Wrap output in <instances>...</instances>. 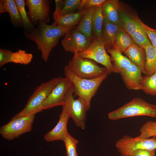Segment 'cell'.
Wrapping results in <instances>:
<instances>
[{
    "mask_svg": "<svg viewBox=\"0 0 156 156\" xmlns=\"http://www.w3.org/2000/svg\"><path fill=\"white\" fill-rule=\"evenodd\" d=\"M83 58L92 60L100 64L106 68L108 74L114 73L111 58L105 50L101 39L94 38L92 44L86 50L78 53Z\"/></svg>",
    "mask_w": 156,
    "mask_h": 156,
    "instance_id": "obj_9",
    "label": "cell"
},
{
    "mask_svg": "<svg viewBox=\"0 0 156 156\" xmlns=\"http://www.w3.org/2000/svg\"><path fill=\"white\" fill-rule=\"evenodd\" d=\"M118 5V0H105L101 7L104 18L111 23L119 26Z\"/></svg>",
    "mask_w": 156,
    "mask_h": 156,
    "instance_id": "obj_19",
    "label": "cell"
},
{
    "mask_svg": "<svg viewBox=\"0 0 156 156\" xmlns=\"http://www.w3.org/2000/svg\"><path fill=\"white\" fill-rule=\"evenodd\" d=\"M141 116L156 117V105L139 97L133 99L108 115L109 119L113 120Z\"/></svg>",
    "mask_w": 156,
    "mask_h": 156,
    "instance_id": "obj_3",
    "label": "cell"
},
{
    "mask_svg": "<svg viewBox=\"0 0 156 156\" xmlns=\"http://www.w3.org/2000/svg\"><path fill=\"white\" fill-rule=\"evenodd\" d=\"M8 13L11 23L16 27H23L22 23L14 0H0V13Z\"/></svg>",
    "mask_w": 156,
    "mask_h": 156,
    "instance_id": "obj_18",
    "label": "cell"
},
{
    "mask_svg": "<svg viewBox=\"0 0 156 156\" xmlns=\"http://www.w3.org/2000/svg\"><path fill=\"white\" fill-rule=\"evenodd\" d=\"M156 150L140 149L133 151L129 156H155Z\"/></svg>",
    "mask_w": 156,
    "mask_h": 156,
    "instance_id": "obj_36",
    "label": "cell"
},
{
    "mask_svg": "<svg viewBox=\"0 0 156 156\" xmlns=\"http://www.w3.org/2000/svg\"><path fill=\"white\" fill-rule=\"evenodd\" d=\"M95 7H92L86 9L76 28L78 31L92 40H93L92 18Z\"/></svg>",
    "mask_w": 156,
    "mask_h": 156,
    "instance_id": "obj_21",
    "label": "cell"
},
{
    "mask_svg": "<svg viewBox=\"0 0 156 156\" xmlns=\"http://www.w3.org/2000/svg\"><path fill=\"white\" fill-rule=\"evenodd\" d=\"M12 51L11 50L4 49H0V67L10 62V58Z\"/></svg>",
    "mask_w": 156,
    "mask_h": 156,
    "instance_id": "obj_34",
    "label": "cell"
},
{
    "mask_svg": "<svg viewBox=\"0 0 156 156\" xmlns=\"http://www.w3.org/2000/svg\"><path fill=\"white\" fill-rule=\"evenodd\" d=\"M134 42L131 37L120 27L117 34L114 47L124 53Z\"/></svg>",
    "mask_w": 156,
    "mask_h": 156,
    "instance_id": "obj_25",
    "label": "cell"
},
{
    "mask_svg": "<svg viewBox=\"0 0 156 156\" xmlns=\"http://www.w3.org/2000/svg\"><path fill=\"white\" fill-rule=\"evenodd\" d=\"M62 78L54 77L46 82L42 83L35 89L24 108L13 118L23 117L41 112L40 107L42 102Z\"/></svg>",
    "mask_w": 156,
    "mask_h": 156,
    "instance_id": "obj_4",
    "label": "cell"
},
{
    "mask_svg": "<svg viewBox=\"0 0 156 156\" xmlns=\"http://www.w3.org/2000/svg\"><path fill=\"white\" fill-rule=\"evenodd\" d=\"M124 53L131 62L137 66L144 75L146 54L144 49L135 43L130 46Z\"/></svg>",
    "mask_w": 156,
    "mask_h": 156,
    "instance_id": "obj_16",
    "label": "cell"
},
{
    "mask_svg": "<svg viewBox=\"0 0 156 156\" xmlns=\"http://www.w3.org/2000/svg\"><path fill=\"white\" fill-rule=\"evenodd\" d=\"M70 117L65 111L63 110L59 115V121L54 127L44 135V139L48 142L57 140L63 141L68 133L67 125Z\"/></svg>",
    "mask_w": 156,
    "mask_h": 156,
    "instance_id": "obj_15",
    "label": "cell"
},
{
    "mask_svg": "<svg viewBox=\"0 0 156 156\" xmlns=\"http://www.w3.org/2000/svg\"><path fill=\"white\" fill-rule=\"evenodd\" d=\"M63 141L66 149V156H78L77 151V145L78 141L76 139L68 132Z\"/></svg>",
    "mask_w": 156,
    "mask_h": 156,
    "instance_id": "obj_31",
    "label": "cell"
},
{
    "mask_svg": "<svg viewBox=\"0 0 156 156\" xmlns=\"http://www.w3.org/2000/svg\"><path fill=\"white\" fill-rule=\"evenodd\" d=\"M140 134L138 137L140 138H149L152 137H156V121H147L141 127Z\"/></svg>",
    "mask_w": 156,
    "mask_h": 156,
    "instance_id": "obj_30",
    "label": "cell"
},
{
    "mask_svg": "<svg viewBox=\"0 0 156 156\" xmlns=\"http://www.w3.org/2000/svg\"><path fill=\"white\" fill-rule=\"evenodd\" d=\"M81 0H64V5L61 10L60 16L75 13L77 10L81 2Z\"/></svg>",
    "mask_w": 156,
    "mask_h": 156,
    "instance_id": "obj_32",
    "label": "cell"
},
{
    "mask_svg": "<svg viewBox=\"0 0 156 156\" xmlns=\"http://www.w3.org/2000/svg\"><path fill=\"white\" fill-rule=\"evenodd\" d=\"M115 146L121 156H129L138 149L156 150V138L141 139L125 135L116 141Z\"/></svg>",
    "mask_w": 156,
    "mask_h": 156,
    "instance_id": "obj_8",
    "label": "cell"
},
{
    "mask_svg": "<svg viewBox=\"0 0 156 156\" xmlns=\"http://www.w3.org/2000/svg\"><path fill=\"white\" fill-rule=\"evenodd\" d=\"M51 0H27L25 5L28 8V17L34 27L41 23L46 24L50 21V6Z\"/></svg>",
    "mask_w": 156,
    "mask_h": 156,
    "instance_id": "obj_10",
    "label": "cell"
},
{
    "mask_svg": "<svg viewBox=\"0 0 156 156\" xmlns=\"http://www.w3.org/2000/svg\"><path fill=\"white\" fill-rule=\"evenodd\" d=\"M142 89L146 93L156 96V71L152 75L144 77Z\"/></svg>",
    "mask_w": 156,
    "mask_h": 156,
    "instance_id": "obj_27",
    "label": "cell"
},
{
    "mask_svg": "<svg viewBox=\"0 0 156 156\" xmlns=\"http://www.w3.org/2000/svg\"><path fill=\"white\" fill-rule=\"evenodd\" d=\"M71 82L67 78H62L47 97L42 102L40 110L50 109L64 104V98L68 89L72 86Z\"/></svg>",
    "mask_w": 156,
    "mask_h": 156,
    "instance_id": "obj_12",
    "label": "cell"
},
{
    "mask_svg": "<svg viewBox=\"0 0 156 156\" xmlns=\"http://www.w3.org/2000/svg\"><path fill=\"white\" fill-rule=\"evenodd\" d=\"M120 26L109 22L104 18L101 40L107 49L114 47L117 32Z\"/></svg>",
    "mask_w": 156,
    "mask_h": 156,
    "instance_id": "obj_17",
    "label": "cell"
},
{
    "mask_svg": "<svg viewBox=\"0 0 156 156\" xmlns=\"http://www.w3.org/2000/svg\"><path fill=\"white\" fill-rule=\"evenodd\" d=\"M142 22L138 25L131 38L135 43L144 48L151 43L143 28Z\"/></svg>",
    "mask_w": 156,
    "mask_h": 156,
    "instance_id": "obj_29",
    "label": "cell"
},
{
    "mask_svg": "<svg viewBox=\"0 0 156 156\" xmlns=\"http://www.w3.org/2000/svg\"><path fill=\"white\" fill-rule=\"evenodd\" d=\"M75 27H64L53 23L49 25L41 23L36 27L24 30V35L26 39L36 43L37 49L40 51L42 59L46 62L51 51L57 45L59 40L68 31Z\"/></svg>",
    "mask_w": 156,
    "mask_h": 156,
    "instance_id": "obj_1",
    "label": "cell"
},
{
    "mask_svg": "<svg viewBox=\"0 0 156 156\" xmlns=\"http://www.w3.org/2000/svg\"><path fill=\"white\" fill-rule=\"evenodd\" d=\"M86 9L60 16L54 21L53 23L66 27H75V25L79 24Z\"/></svg>",
    "mask_w": 156,
    "mask_h": 156,
    "instance_id": "obj_22",
    "label": "cell"
},
{
    "mask_svg": "<svg viewBox=\"0 0 156 156\" xmlns=\"http://www.w3.org/2000/svg\"><path fill=\"white\" fill-rule=\"evenodd\" d=\"M140 68L132 63L120 74L128 89L139 90L142 89V83L144 78Z\"/></svg>",
    "mask_w": 156,
    "mask_h": 156,
    "instance_id": "obj_14",
    "label": "cell"
},
{
    "mask_svg": "<svg viewBox=\"0 0 156 156\" xmlns=\"http://www.w3.org/2000/svg\"><path fill=\"white\" fill-rule=\"evenodd\" d=\"M143 28L150 39L152 45L156 48V29H152L142 22Z\"/></svg>",
    "mask_w": 156,
    "mask_h": 156,
    "instance_id": "obj_35",
    "label": "cell"
},
{
    "mask_svg": "<svg viewBox=\"0 0 156 156\" xmlns=\"http://www.w3.org/2000/svg\"><path fill=\"white\" fill-rule=\"evenodd\" d=\"M35 114L17 118H12L8 123L1 127L0 133L5 139L12 140L32 129Z\"/></svg>",
    "mask_w": 156,
    "mask_h": 156,
    "instance_id": "obj_7",
    "label": "cell"
},
{
    "mask_svg": "<svg viewBox=\"0 0 156 156\" xmlns=\"http://www.w3.org/2000/svg\"><path fill=\"white\" fill-rule=\"evenodd\" d=\"M144 49L146 54L144 75L149 76L156 71V48L151 44Z\"/></svg>",
    "mask_w": 156,
    "mask_h": 156,
    "instance_id": "obj_23",
    "label": "cell"
},
{
    "mask_svg": "<svg viewBox=\"0 0 156 156\" xmlns=\"http://www.w3.org/2000/svg\"><path fill=\"white\" fill-rule=\"evenodd\" d=\"M55 11L53 13V18L54 21L60 16V12L64 5V0H55Z\"/></svg>",
    "mask_w": 156,
    "mask_h": 156,
    "instance_id": "obj_37",
    "label": "cell"
},
{
    "mask_svg": "<svg viewBox=\"0 0 156 156\" xmlns=\"http://www.w3.org/2000/svg\"><path fill=\"white\" fill-rule=\"evenodd\" d=\"M66 66L77 76L83 79H96L107 73L105 67L99 66L92 60L81 57L77 53L74 54Z\"/></svg>",
    "mask_w": 156,
    "mask_h": 156,
    "instance_id": "obj_5",
    "label": "cell"
},
{
    "mask_svg": "<svg viewBox=\"0 0 156 156\" xmlns=\"http://www.w3.org/2000/svg\"><path fill=\"white\" fill-rule=\"evenodd\" d=\"M118 11L119 26L132 37L142 21L119 1Z\"/></svg>",
    "mask_w": 156,
    "mask_h": 156,
    "instance_id": "obj_13",
    "label": "cell"
},
{
    "mask_svg": "<svg viewBox=\"0 0 156 156\" xmlns=\"http://www.w3.org/2000/svg\"><path fill=\"white\" fill-rule=\"evenodd\" d=\"M92 41L74 28L65 34L61 40V44L65 51L74 54L86 50L90 46Z\"/></svg>",
    "mask_w": 156,
    "mask_h": 156,
    "instance_id": "obj_11",
    "label": "cell"
},
{
    "mask_svg": "<svg viewBox=\"0 0 156 156\" xmlns=\"http://www.w3.org/2000/svg\"><path fill=\"white\" fill-rule=\"evenodd\" d=\"M72 84L66 92L64 98L62 110L66 111L75 125L81 129L86 127V112L88 110L85 102L80 97L75 99Z\"/></svg>",
    "mask_w": 156,
    "mask_h": 156,
    "instance_id": "obj_6",
    "label": "cell"
},
{
    "mask_svg": "<svg viewBox=\"0 0 156 156\" xmlns=\"http://www.w3.org/2000/svg\"><path fill=\"white\" fill-rule=\"evenodd\" d=\"M33 58V55L25 51L19 49L15 52H12L10 56V62L23 65L29 64Z\"/></svg>",
    "mask_w": 156,
    "mask_h": 156,
    "instance_id": "obj_26",
    "label": "cell"
},
{
    "mask_svg": "<svg viewBox=\"0 0 156 156\" xmlns=\"http://www.w3.org/2000/svg\"><path fill=\"white\" fill-rule=\"evenodd\" d=\"M64 75L72 83L74 88V96L82 99L85 103L88 111L91 106L92 98L96 94L103 81L107 77V73L96 79H88L77 76L66 66Z\"/></svg>",
    "mask_w": 156,
    "mask_h": 156,
    "instance_id": "obj_2",
    "label": "cell"
},
{
    "mask_svg": "<svg viewBox=\"0 0 156 156\" xmlns=\"http://www.w3.org/2000/svg\"><path fill=\"white\" fill-rule=\"evenodd\" d=\"M21 17L24 30H29L34 27L31 23L25 10V0H14Z\"/></svg>",
    "mask_w": 156,
    "mask_h": 156,
    "instance_id": "obj_28",
    "label": "cell"
},
{
    "mask_svg": "<svg viewBox=\"0 0 156 156\" xmlns=\"http://www.w3.org/2000/svg\"><path fill=\"white\" fill-rule=\"evenodd\" d=\"M103 19L101 6L95 7L92 18L93 39H101Z\"/></svg>",
    "mask_w": 156,
    "mask_h": 156,
    "instance_id": "obj_24",
    "label": "cell"
},
{
    "mask_svg": "<svg viewBox=\"0 0 156 156\" xmlns=\"http://www.w3.org/2000/svg\"><path fill=\"white\" fill-rule=\"evenodd\" d=\"M107 51L111 55V60L113 62L114 73H120L132 63L128 58L123 55L118 49L114 47L107 49Z\"/></svg>",
    "mask_w": 156,
    "mask_h": 156,
    "instance_id": "obj_20",
    "label": "cell"
},
{
    "mask_svg": "<svg viewBox=\"0 0 156 156\" xmlns=\"http://www.w3.org/2000/svg\"><path fill=\"white\" fill-rule=\"evenodd\" d=\"M105 0H82L77 9L78 11L92 7L102 6Z\"/></svg>",
    "mask_w": 156,
    "mask_h": 156,
    "instance_id": "obj_33",
    "label": "cell"
}]
</instances>
